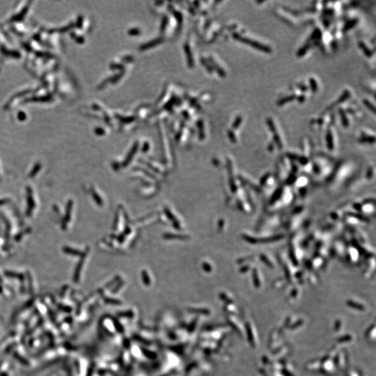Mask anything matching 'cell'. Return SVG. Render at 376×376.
I'll return each instance as SVG.
<instances>
[{"label":"cell","mask_w":376,"mask_h":376,"mask_svg":"<svg viewBox=\"0 0 376 376\" xmlns=\"http://www.w3.org/2000/svg\"><path fill=\"white\" fill-rule=\"evenodd\" d=\"M234 37L238 41H241V42L248 44L249 45L251 46L252 48H254L256 49H257V50H258L263 52H266V53L272 52V49L269 48V47L263 45V44H262L261 43H258L257 42V41L251 40L250 38H247V37H243V36L238 35V34H235L234 36Z\"/></svg>","instance_id":"6da1fadb"},{"label":"cell","mask_w":376,"mask_h":376,"mask_svg":"<svg viewBox=\"0 0 376 376\" xmlns=\"http://www.w3.org/2000/svg\"><path fill=\"white\" fill-rule=\"evenodd\" d=\"M323 370L326 373H334L335 370V366L334 363L328 359H326V361L323 362Z\"/></svg>","instance_id":"7a4b0ae2"},{"label":"cell","mask_w":376,"mask_h":376,"mask_svg":"<svg viewBox=\"0 0 376 376\" xmlns=\"http://www.w3.org/2000/svg\"><path fill=\"white\" fill-rule=\"evenodd\" d=\"M346 355H344V353H339L338 355V356L336 357L337 362H336V365L337 366V367L340 368V369H343V367L346 364Z\"/></svg>","instance_id":"3957f363"},{"label":"cell","mask_w":376,"mask_h":376,"mask_svg":"<svg viewBox=\"0 0 376 376\" xmlns=\"http://www.w3.org/2000/svg\"><path fill=\"white\" fill-rule=\"evenodd\" d=\"M358 44H359V47L362 49L363 52H364L366 55L368 56V57H371V56H373V52H371V50H370V49L368 48L366 45V44L362 42V41L359 42Z\"/></svg>","instance_id":"277c9868"},{"label":"cell","mask_w":376,"mask_h":376,"mask_svg":"<svg viewBox=\"0 0 376 376\" xmlns=\"http://www.w3.org/2000/svg\"><path fill=\"white\" fill-rule=\"evenodd\" d=\"M339 113H340L341 118L342 121V124H343L345 127H347L349 125V121L347 120V118L346 117V112H345L343 110L340 109V110H339Z\"/></svg>","instance_id":"5b68a950"},{"label":"cell","mask_w":376,"mask_h":376,"mask_svg":"<svg viewBox=\"0 0 376 376\" xmlns=\"http://www.w3.org/2000/svg\"><path fill=\"white\" fill-rule=\"evenodd\" d=\"M363 103H364V104L366 106V107H367L368 109H369V110L371 111L373 114H375V106L373 105L372 104V103H370L369 100H367V99H364V100H363Z\"/></svg>","instance_id":"8992f818"},{"label":"cell","mask_w":376,"mask_h":376,"mask_svg":"<svg viewBox=\"0 0 376 376\" xmlns=\"http://www.w3.org/2000/svg\"><path fill=\"white\" fill-rule=\"evenodd\" d=\"M295 98H296V96H295V95H290V96H287V97L284 98L282 100H280L279 102L278 103V104L279 105L286 104V103H289V102H290V101H292L293 100L295 99Z\"/></svg>","instance_id":"52a82bcc"},{"label":"cell","mask_w":376,"mask_h":376,"mask_svg":"<svg viewBox=\"0 0 376 376\" xmlns=\"http://www.w3.org/2000/svg\"><path fill=\"white\" fill-rule=\"evenodd\" d=\"M347 304H349L350 306H351V307L355 308V309H357V310H364V307H363L362 305L357 304V303L356 302H347Z\"/></svg>","instance_id":"ba28073f"},{"label":"cell","mask_w":376,"mask_h":376,"mask_svg":"<svg viewBox=\"0 0 376 376\" xmlns=\"http://www.w3.org/2000/svg\"><path fill=\"white\" fill-rule=\"evenodd\" d=\"M357 20H352L351 21H350L348 23H347V24L345 25V27L343 28V31H347L349 30L350 29H351L352 27H354V26L357 24Z\"/></svg>","instance_id":"9c48e42d"},{"label":"cell","mask_w":376,"mask_h":376,"mask_svg":"<svg viewBox=\"0 0 376 376\" xmlns=\"http://www.w3.org/2000/svg\"><path fill=\"white\" fill-rule=\"evenodd\" d=\"M327 138H328V146L330 148L333 146V140H332V133L330 130H328V134H327Z\"/></svg>","instance_id":"30bf717a"},{"label":"cell","mask_w":376,"mask_h":376,"mask_svg":"<svg viewBox=\"0 0 376 376\" xmlns=\"http://www.w3.org/2000/svg\"><path fill=\"white\" fill-rule=\"evenodd\" d=\"M310 83H311V88H312V90L313 92H316L317 91L318 89V84L317 82L315 79H310Z\"/></svg>","instance_id":"8fae6325"},{"label":"cell","mask_w":376,"mask_h":376,"mask_svg":"<svg viewBox=\"0 0 376 376\" xmlns=\"http://www.w3.org/2000/svg\"><path fill=\"white\" fill-rule=\"evenodd\" d=\"M241 121H242V118H241L240 116H238L236 118V120L235 121V123L233 124V127H234V128H238V127L240 126Z\"/></svg>","instance_id":"7c38bea8"},{"label":"cell","mask_w":376,"mask_h":376,"mask_svg":"<svg viewBox=\"0 0 376 376\" xmlns=\"http://www.w3.org/2000/svg\"><path fill=\"white\" fill-rule=\"evenodd\" d=\"M351 336H345V337H342V338H341L340 339V341H341V342L349 341H351Z\"/></svg>","instance_id":"4fadbf2b"},{"label":"cell","mask_w":376,"mask_h":376,"mask_svg":"<svg viewBox=\"0 0 376 376\" xmlns=\"http://www.w3.org/2000/svg\"><path fill=\"white\" fill-rule=\"evenodd\" d=\"M348 373V376H359L358 373L355 371H350Z\"/></svg>","instance_id":"5bb4252c"}]
</instances>
